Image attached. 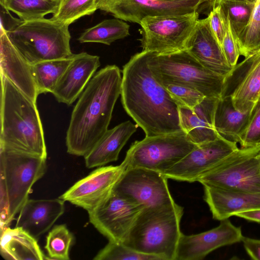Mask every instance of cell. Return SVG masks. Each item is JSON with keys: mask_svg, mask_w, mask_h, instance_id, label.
I'll return each mask as SVG.
<instances>
[{"mask_svg": "<svg viewBox=\"0 0 260 260\" xmlns=\"http://www.w3.org/2000/svg\"><path fill=\"white\" fill-rule=\"evenodd\" d=\"M148 54L144 51L135 54L123 67V107L146 136L182 131L178 106L153 75Z\"/></svg>", "mask_w": 260, "mask_h": 260, "instance_id": "obj_1", "label": "cell"}, {"mask_svg": "<svg viewBox=\"0 0 260 260\" xmlns=\"http://www.w3.org/2000/svg\"><path fill=\"white\" fill-rule=\"evenodd\" d=\"M121 81L120 70L115 65L95 73L72 111L66 138L68 153L85 156L106 133Z\"/></svg>", "mask_w": 260, "mask_h": 260, "instance_id": "obj_2", "label": "cell"}, {"mask_svg": "<svg viewBox=\"0 0 260 260\" xmlns=\"http://www.w3.org/2000/svg\"><path fill=\"white\" fill-rule=\"evenodd\" d=\"M0 147L46 158L36 103L1 74Z\"/></svg>", "mask_w": 260, "mask_h": 260, "instance_id": "obj_3", "label": "cell"}, {"mask_svg": "<svg viewBox=\"0 0 260 260\" xmlns=\"http://www.w3.org/2000/svg\"><path fill=\"white\" fill-rule=\"evenodd\" d=\"M183 214V207L175 202L144 208L122 243L160 260H176Z\"/></svg>", "mask_w": 260, "mask_h": 260, "instance_id": "obj_4", "label": "cell"}, {"mask_svg": "<svg viewBox=\"0 0 260 260\" xmlns=\"http://www.w3.org/2000/svg\"><path fill=\"white\" fill-rule=\"evenodd\" d=\"M46 158L0 147L1 229L8 226L45 174Z\"/></svg>", "mask_w": 260, "mask_h": 260, "instance_id": "obj_5", "label": "cell"}, {"mask_svg": "<svg viewBox=\"0 0 260 260\" xmlns=\"http://www.w3.org/2000/svg\"><path fill=\"white\" fill-rule=\"evenodd\" d=\"M69 25L45 18L23 21L7 33L11 42L31 65L72 56Z\"/></svg>", "mask_w": 260, "mask_h": 260, "instance_id": "obj_6", "label": "cell"}, {"mask_svg": "<svg viewBox=\"0 0 260 260\" xmlns=\"http://www.w3.org/2000/svg\"><path fill=\"white\" fill-rule=\"evenodd\" d=\"M148 52V66L162 86L184 85L197 90L206 97L220 98L225 76L204 67L186 50L162 54Z\"/></svg>", "mask_w": 260, "mask_h": 260, "instance_id": "obj_7", "label": "cell"}, {"mask_svg": "<svg viewBox=\"0 0 260 260\" xmlns=\"http://www.w3.org/2000/svg\"><path fill=\"white\" fill-rule=\"evenodd\" d=\"M198 145L183 131L135 141L123 162L126 169L142 168L164 174Z\"/></svg>", "mask_w": 260, "mask_h": 260, "instance_id": "obj_8", "label": "cell"}, {"mask_svg": "<svg viewBox=\"0 0 260 260\" xmlns=\"http://www.w3.org/2000/svg\"><path fill=\"white\" fill-rule=\"evenodd\" d=\"M260 144L240 148L200 178L203 186L236 192H260Z\"/></svg>", "mask_w": 260, "mask_h": 260, "instance_id": "obj_9", "label": "cell"}, {"mask_svg": "<svg viewBox=\"0 0 260 260\" xmlns=\"http://www.w3.org/2000/svg\"><path fill=\"white\" fill-rule=\"evenodd\" d=\"M199 20L198 11L177 15L147 16L140 23L142 51L169 54L186 49Z\"/></svg>", "mask_w": 260, "mask_h": 260, "instance_id": "obj_10", "label": "cell"}, {"mask_svg": "<svg viewBox=\"0 0 260 260\" xmlns=\"http://www.w3.org/2000/svg\"><path fill=\"white\" fill-rule=\"evenodd\" d=\"M143 209L113 190L100 207L88 213L90 223L109 241L122 243Z\"/></svg>", "mask_w": 260, "mask_h": 260, "instance_id": "obj_11", "label": "cell"}, {"mask_svg": "<svg viewBox=\"0 0 260 260\" xmlns=\"http://www.w3.org/2000/svg\"><path fill=\"white\" fill-rule=\"evenodd\" d=\"M209 0H98V9L115 18L140 24L147 16L177 15L198 11Z\"/></svg>", "mask_w": 260, "mask_h": 260, "instance_id": "obj_12", "label": "cell"}, {"mask_svg": "<svg viewBox=\"0 0 260 260\" xmlns=\"http://www.w3.org/2000/svg\"><path fill=\"white\" fill-rule=\"evenodd\" d=\"M168 178L163 174L142 168H127L113 190L143 208L175 203L169 189Z\"/></svg>", "mask_w": 260, "mask_h": 260, "instance_id": "obj_13", "label": "cell"}, {"mask_svg": "<svg viewBox=\"0 0 260 260\" xmlns=\"http://www.w3.org/2000/svg\"><path fill=\"white\" fill-rule=\"evenodd\" d=\"M228 97L237 110L252 112L260 100V48L225 76L220 98Z\"/></svg>", "mask_w": 260, "mask_h": 260, "instance_id": "obj_14", "label": "cell"}, {"mask_svg": "<svg viewBox=\"0 0 260 260\" xmlns=\"http://www.w3.org/2000/svg\"><path fill=\"white\" fill-rule=\"evenodd\" d=\"M126 169L118 166H102L76 182L59 198L86 210L88 213L100 207L111 195Z\"/></svg>", "mask_w": 260, "mask_h": 260, "instance_id": "obj_15", "label": "cell"}, {"mask_svg": "<svg viewBox=\"0 0 260 260\" xmlns=\"http://www.w3.org/2000/svg\"><path fill=\"white\" fill-rule=\"evenodd\" d=\"M237 143L222 136L198 145L164 175L168 179L192 182L238 149Z\"/></svg>", "mask_w": 260, "mask_h": 260, "instance_id": "obj_16", "label": "cell"}, {"mask_svg": "<svg viewBox=\"0 0 260 260\" xmlns=\"http://www.w3.org/2000/svg\"><path fill=\"white\" fill-rule=\"evenodd\" d=\"M243 236L240 227L229 218L220 220L217 226L201 233L180 237L176 260H201L213 250L241 242Z\"/></svg>", "mask_w": 260, "mask_h": 260, "instance_id": "obj_17", "label": "cell"}, {"mask_svg": "<svg viewBox=\"0 0 260 260\" xmlns=\"http://www.w3.org/2000/svg\"><path fill=\"white\" fill-rule=\"evenodd\" d=\"M186 50L202 65L215 73L226 76L233 69L211 28L208 17L198 20Z\"/></svg>", "mask_w": 260, "mask_h": 260, "instance_id": "obj_18", "label": "cell"}, {"mask_svg": "<svg viewBox=\"0 0 260 260\" xmlns=\"http://www.w3.org/2000/svg\"><path fill=\"white\" fill-rule=\"evenodd\" d=\"M100 65L99 56L86 52L74 54L52 93L56 100L71 105L79 98Z\"/></svg>", "mask_w": 260, "mask_h": 260, "instance_id": "obj_19", "label": "cell"}, {"mask_svg": "<svg viewBox=\"0 0 260 260\" xmlns=\"http://www.w3.org/2000/svg\"><path fill=\"white\" fill-rule=\"evenodd\" d=\"M218 98L205 97L192 108L178 106L180 125L189 139L198 145L220 136L214 126Z\"/></svg>", "mask_w": 260, "mask_h": 260, "instance_id": "obj_20", "label": "cell"}, {"mask_svg": "<svg viewBox=\"0 0 260 260\" xmlns=\"http://www.w3.org/2000/svg\"><path fill=\"white\" fill-rule=\"evenodd\" d=\"M1 74L35 103L39 95L31 65L19 53L7 34L0 35Z\"/></svg>", "mask_w": 260, "mask_h": 260, "instance_id": "obj_21", "label": "cell"}, {"mask_svg": "<svg viewBox=\"0 0 260 260\" xmlns=\"http://www.w3.org/2000/svg\"><path fill=\"white\" fill-rule=\"evenodd\" d=\"M64 203L59 198L28 199L18 213L15 226L37 238L47 232L63 214Z\"/></svg>", "mask_w": 260, "mask_h": 260, "instance_id": "obj_22", "label": "cell"}, {"mask_svg": "<svg viewBox=\"0 0 260 260\" xmlns=\"http://www.w3.org/2000/svg\"><path fill=\"white\" fill-rule=\"evenodd\" d=\"M204 199L214 219L221 220L238 212L260 209V192H236L204 186Z\"/></svg>", "mask_w": 260, "mask_h": 260, "instance_id": "obj_23", "label": "cell"}, {"mask_svg": "<svg viewBox=\"0 0 260 260\" xmlns=\"http://www.w3.org/2000/svg\"><path fill=\"white\" fill-rule=\"evenodd\" d=\"M138 125L130 121H126L108 129L102 138L85 156L86 167L91 169L104 166L115 161L119 153L135 133Z\"/></svg>", "mask_w": 260, "mask_h": 260, "instance_id": "obj_24", "label": "cell"}, {"mask_svg": "<svg viewBox=\"0 0 260 260\" xmlns=\"http://www.w3.org/2000/svg\"><path fill=\"white\" fill-rule=\"evenodd\" d=\"M1 254L10 260L48 259L36 238L20 227L1 229Z\"/></svg>", "mask_w": 260, "mask_h": 260, "instance_id": "obj_25", "label": "cell"}, {"mask_svg": "<svg viewBox=\"0 0 260 260\" xmlns=\"http://www.w3.org/2000/svg\"><path fill=\"white\" fill-rule=\"evenodd\" d=\"M252 112H242L236 109L230 98H220L214 116L216 131L224 138L239 143Z\"/></svg>", "mask_w": 260, "mask_h": 260, "instance_id": "obj_26", "label": "cell"}, {"mask_svg": "<svg viewBox=\"0 0 260 260\" xmlns=\"http://www.w3.org/2000/svg\"><path fill=\"white\" fill-rule=\"evenodd\" d=\"M130 26L118 18L104 20L85 29L78 41L81 43H99L110 45L113 42L129 35Z\"/></svg>", "mask_w": 260, "mask_h": 260, "instance_id": "obj_27", "label": "cell"}, {"mask_svg": "<svg viewBox=\"0 0 260 260\" xmlns=\"http://www.w3.org/2000/svg\"><path fill=\"white\" fill-rule=\"evenodd\" d=\"M74 55L68 58L45 60L31 65L33 77L39 94L52 93L72 61Z\"/></svg>", "mask_w": 260, "mask_h": 260, "instance_id": "obj_28", "label": "cell"}, {"mask_svg": "<svg viewBox=\"0 0 260 260\" xmlns=\"http://www.w3.org/2000/svg\"><path fill=\"white\" fill-rule=\"evenodd\" d=\"M59 0H5L3 5L23 21L44 18L56 11Z\"/></svg>", "mask_w": 260, "mask_h": 260, "instance_id": "obj_29", "label": "cell"}, {"mask_svg": "<svg viewBox=\"0 0 260 260\" xmlns=\"http://www.w3.org/2000/svg\"><path fill=\"white\" fill-rule=\"evenodd\" d=\"M98 0H59L51 19L70 25L79 18L91 15L97 10Z\"/></svg>", "mask_w": 260, "mask_h": 260, "instance_id": "obj_30", "label": "cell"}, {"mask_svg": "<svg viewBox=\"0 0 260 260\" xmlns=\"http://www.w3.org/2000/svg\"><path fill=\"white\" fill-rule=\"evenodd\" d=\"M217 4L220 5L224 16L229 20L233 35L237 41L250 21L254 4L223 1L219 2Z\"/></svg>", "mask_w": 260, "mask_h": 260, "instance_id": "obj_31", "label": "cell"}, {"mask_svg": "<svg viewBox=\"0 0 260 260\" xmlns=\"http://www.w3.org/2000/svg\"><path fill=\"white\" fill-rule=\"evenodd\" d=\"M74 236L65 224L54 226L46 237L45 248L48 259L69 260Z\"/></svg>", "mask_w": 260, "mask_h": 260, "instance_id": "obj_32", "label": "cell"}, {"mask_svg": "<svg viewBox=\"0 0 260 260\" xmlns=\"http://www.w3.org/2000/svg\"><path fill=\"white\" fill-rule=\"evenodd\" d=\"M237 43L240 55L244 57L260 48V0H256L250 21Z\"/></svg>", "mask_w": 260, "mask_h": 260, "instance_id": "obj_33", "label": "cell"}, {"mask_svg": "<svg viewBox=\"0 0 260 260\" xmlns=\"http://www.w3.org/2000/svg\"><path fill=\"white\" fill-rule=\"evenodd\" d=\"M94 260H160L156 256L139 252L122 242L109 241Z\"/></svg>", "mask_w": 260, "mask_h": 260, "instance_id": "obj_34", "label": "cell"}, {"mask_svg": "<svg viewBox=\"0 0 260 260\" xmlns=\"http://www.w3.org/2000/svg\"><path fill=\"white\" fill-rule=\"evenodd\" d=\"M178 106L192 108L201 103L206 97L191 87L176 84L162 85Z\"/></svg>", "mask_w": 260, "mask_h": 260, "instance_id": "obj_35", "label": "cell"}, {"mask_svg": "<svg viewBox=\"0 0 260 260\" xmlns=\"http://www.w3.org/2000/svg\"><path fill=\"white\" fill-rule=\"evenodd\" d=\"M239 143L241 148L260 144V100L252 111L249 120L240 136Z\"/></svg>", "mask_w": 260, "mask_h": 260, "instance_id": "obj_36", "label": "cell"}, {"mask_svg": "<svg viewBox=\"0 0 260 260\" xmlns=\"http://www.w3.org/2000/svg\"><path fill=\"white\" fill-rule=\"evenodd\" d=\"M226 18L227 19V18ZM221 47L229 64L233 68L237 64L240 54L237 41L233 35L228 19L225 34L221 44Z\"/></svg>", "mask_w": 260, "mask_h": 260, "instance_id": "obj_37", "label": "cell"}, {"mask_svg": "<svg viewBox=\"0 0 260 260\" xmlns=\"http://www.w3.org/2000/svg\"><path fill=\"white\" fill-rule=\"evenodd\" d=\"M211 28L221 46L227 24V19L224 16L221 6L217 4L212 7L208 16Z\"/></svg>", "mask_w": 260, "mask_h": 260, "instance_id": "obj_38", "label": "cell"}, {"mask_svg": "<svg viewBox=\"0 0 260 260\" xmlns=\"http://www.w3.org/2000/svg\"><path fill=\"white\" fill-rule=\"evenodd\" d=\"M1 30L0 35L7 34L19 26L23 21L13 17L5 7L0 4Z\"/></svg>", "mask_w": 260, "mask_h": 260, "instance_id": "obj_39", "label": "cell"}, {"mask_svg": "<svg viewBox=\"0 0 260 260\" xmlns=\"http://www.w3.org/2000/svg\"><path fill=\"white\" fill-rule=\"evenodd\" d=\"M241 241L250 258L254 260H260V240L243 236Z\"/></svg>", "mask_w": 260, "mask_h": 260, "instance_id": "obj_40", "label": "cell"}, {"mask_svg": "<svg viewBox=\"0 0 260 260\" xmlns=\"http://www.w3.org/2000/svg\"><path fill=\"white\" fill-rule=\"evenodd\" d=\"M234 216L260 223V209L238 212Z\"/></svg>", "mask_w": 260, "mask_h": 260, "instance_id": "obj_41", "label": "cell"}, {"mask_svg": "<svg viewBox=\"0 0 260 260\" xmlns=\"http://www.w3.org/2000/svg\"><path fill=\"white\" fill-rule=\"evenodd\" d=\"M223 1H240V2H244L250 3H253V4H254L256 1V0H215L212 5V7H214V6H215L219 2Z\"/></svg>", "mask_w": 260, "mask_h": 260, "instance_id": "obj_42", "label": "cell"}, {"mask_svg": "<svg viewBox=\"0 0 260 260\" xmlns=\"http://www.w3.org/2000/svg\"><path fill=\"white\" fill-rule=\"evenodd\" d=\"M257 157L259 161V166H260V152L257 154Z\"/></svg>", "mask_w": 260, "mask_h": 260, "instance_id": "obj_43", "label": "cell"}, {"mask_svg": "<svg viewBox=\"0 0 260 260\" xmlns=\"http://www.w3.org/2000/svg\"><path fill=\"white\" fill-rule=\"evenodd\" d=\"M215 0H209V2L211 4V6L212 5L213 3H214Z\"/></svg>", "mask_w": 260, "mask_h": 260, "instance_id": "obj_44", "label": "cell"}, {"mask_svg": "<svg viewBox=\"0 0 260 260\" xmlns=\"http://www.w3.org/2000/svg\"><path fill=\"white\" fill-rule=\"evenodd\" d=\"M5 0H0V4H3L5 2Z\"/></svg>", "mask_w": 260, "mask_h": 260, "instance_id": "obj_45", "label": "cell"}]
</instances>
